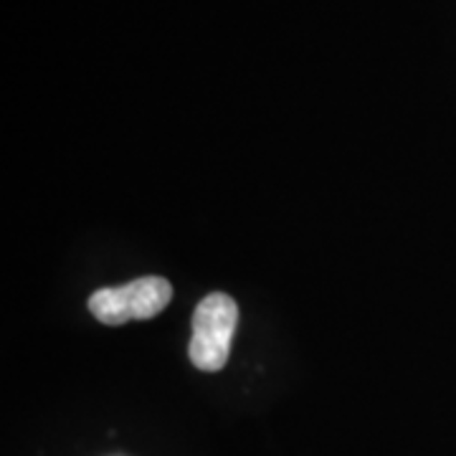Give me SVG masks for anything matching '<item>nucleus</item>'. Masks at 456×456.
Segmentation results:
<instances>
[{"label":"nucleus","mask_w":456,"mask_h":456,"mask_svg":"<svg viewBox=\"0 0 456 456\" xmlns=\"http://www.w3.org/2000/svg\"><path fill=\"white\" fill-rule=\"evenodd\" d=\"M173 287L163 277L134 279L122 287H107L89 297V310L104 325H125L130 320H152L170 305Z\"/></svg>","instance_id":"2"},{"label":"nucleus","mask_w":456,"mask_h":456,"mask_svg":"<svg viewBox=\"0 0 456 456\" xmlns=\"http://www.w3.org/2000/svg\"><path fill=\"white\" fill-rule=\"evenodd\" d=\"M239 307L224 292L208 294L193 312V338L188 358L203 373H218L228 362L231 340L236 335Z\"/></svg>","instance_id":"1"}]
</instances>
